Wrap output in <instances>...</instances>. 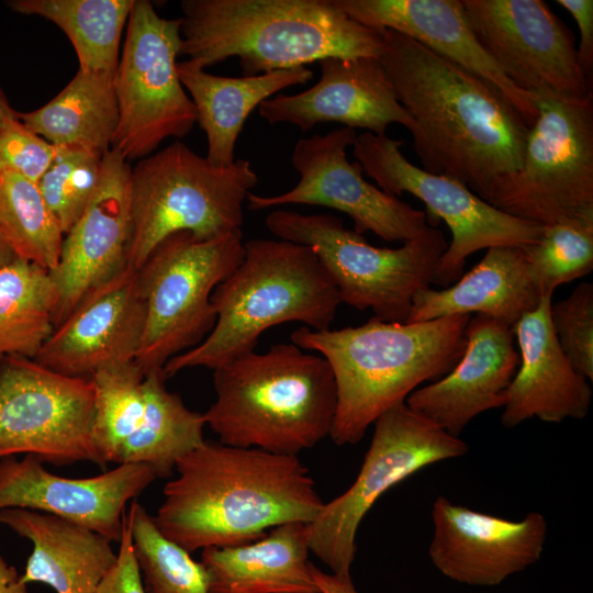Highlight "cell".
I'll use <instances>...</instances> for the list:
<instances>
[{"label":"cell","mask_w":593,"mask_h":593,"mask_svg":"<svg viewBox=\"0 0 593 593\" xmlns=\"http://www.w3.org/2000/svg\"><path fill=\"white\" fill-rule=\"evenodd\" d=\"M381 34L379 60L414 121L409 132L422 168L483 199L497 179L521 167L528 125L486 80L405 35Z\"/></svg>","instance_id":"6da1fadb"},{"label":"cell","mask_w":593,"mask_h":593,"mask_svg":"<svg viewBox=\"0 0 593 593\" xmlns=\"http://www.w3.org/2000/svg\"><path fill=\"white\" fill-rule=\"evenodd\" d=\"M175 472L153 521L190 553L247 544L281 524H309L324 505L298 456L204 440Z\"/></svg>","instance_id":"7a4b0ae2"},{"label":"cell","mask_w":593,"mask_h":593,"mask_svg":"<svg viewBox=\"0 0 593 593\" xmlns=\"http://www.w3.org/2000/svg\"><path fill=\"white\" fill-rule=\"evenodd\" d=\"M470 317L395 323L373 316L357 327L294 331L292 344L318 353L334 373L337 406L332 440L338 446L360 441L381 414L405 402L422 383L447 374L465 351Z\"/></svg>","instance_id":"3957f363"},{"label":"cell","mask_w":593,"mask_h":593,"mask_svg":"<svg viewBox=\"0 0 593 593\" xmlns=\"http://www.w3.org/2000/svg\"><path fill=\"white\" fill-rule=\"evenodd\" d=\"M180 55L205 69L237 57L243 76L306 67L325 58H379L381 31L333 0H182Z\"/></svg>","instance_id":"277c9868"},{"label":"cell","mask_w":593,"mask_h":593,"mask_svg":"<svg viewBox=\"0 0 593 593\" xmlns=\"http://www.w3.org/2000/svg\"><path fill=\"white\" fill-rule=\"evenodd\" d=\"M213 385L203 415L223 444L298 456L329 436L337 390L321 355L276 344L214 369Z\"/></svg>","instance_id":"5b68a950"},{"label":"cell","mask_w":593,"mask_h":593,"mask_svg":"<svg viewBox=\"0 0 593 593\" xmlns=\"http://www.w3.org/2000/svg\"><path fill=\"white\" fill-rule=\"evenodd\" d=\"M213 329L194 348L169 359L167 379L197 367L216 369L255 351L268 328L299 322L326 331L342 303L317 256L309 247L283 239L244 242V257L211 295Z\"/></svg>","instance_id":"8992f818"},{"label":"cell","mask_w":593,"mask_h":593,"mask_svg":"<svg viewBox=\"0 0 593 593\" xmlns=\"http://www.w3.org/2000/svg\"><path fill=\"white\" fill-rule=\"evenodd\" d=\"M257 181L249 160L220 168L180 141L142 158L131 172L127 266L138 270L175 233L210 239L242 230Z\"/></svg>","instance_id":"52a82bcc"},{"label":"cell","mask_w":593,"mask_h":593,"mask_svg":"<svg viewBox=\"0 0 593 593\" xmlns=\"http://www.w3.org/2000/svg\"><path fill=\"white\" fill-rule=\"evenodd\" d=\"M279 239L309 246L334 282L342 303L370 309L384 322H406L414 295L433 282L446 251L444 233L432 225L399 248H381L345 227L343 219L277 209L265 221Z\"/></svg>","instance_id":"ba28073f"},{"label":"cell","mask_w":593,"mask_h":593,"mask_svg":"<svg viewBox=\"0 0 593 593\" xmlns=\"http://www.w3.org/2000/svg\"><path fill=\"white\" fill-rule=\"evenodd\" d=\"M537 116L521 167L497 179L484 201L542 226L593 211V99L532 92Z\"/></svg>","instance_id":"9c48e42d"},{"label":"cell","mask_w":593,"mask_h":593,"mask_svg":"<svg viewBox=\"0 0 593 593\" xmlns=\"http://www.w3.org/2000/svg\"><path fill=\"white\" fill-rule=\"evenodd\" d=\"M244 257L242 230L210 239L165 238L137 270L146 321L134 361L147 372L202 343L213 329L214 289Z\"/></svg>","instance_id":"30bf717a"},{"label":"cell","mask_w":593,"mask_h":593,"mask_svg":"<svg viewBox=\"0 0 593 593\" xmlns=\"http://www.w3.org/2000/svg\"><path fill=\"white\" fill-rule=\"evenodd\" d=\"M91 437L103 465H145L156 478L205 439L204 415L166 387L163 368L144 372L135 361L94 373Z\"/></svg>","instance_id":"8fae6325"},{"label":"cell","mask_w":593,"mask_h":593,"mask_svg":"<svg viewBox=\"0 0 593 593\" xmlns=\"http://www.w3.org/2000/svg\"><path fill=\"white\" fill-rule=\"evenodd\" d=\"M374 430L360 470L342 494L324 502L307 524L309 547L333 573H350L361 521L391 488L436 462L469 451L459 437L399 403L373 423Z\"/></svg>","instance_id":"7c38bea8"},{"label":"cell","mask_w":593,"mask_h":593,"mask_svg":"<svg viewBox=\"0 0 593 593\" xmlns=\"http://www.w3.org/2000/svg\"><path fill=\"white\" fill-rule=\"evenodd\" d=\"M180 47V19L161 18L150 1L135 0L114 74L119 123L111 148L127 161L184 137L197 123L177 71Z\"/></svg>","instance_id":"4fadbf2b"},{"label":"cell","mask_w":593,"mask_h":593,"mask_svg":"<svg viewBox=\"0 0 593 593\" xmlns=\"http://www.w3.org/2000/svg\"><path fill=\"white\" fill-rule=\"evenodd\" d=\"M403 141L363 132L353 144V155L363 172L385 193L404 192L419 199L428 213L443 220L452 235L439 258L433 282L447 287L465 272L467 258L495 246L525 247L539 239L544 226L512 216L472 192L460 181L427 172L402 153Z\"/></svg>","instance_id":"5bb4252c"},{"label":"cell","mask_w":593,"mask_h":593,"mask_svg":"<svg viewBox=\"0 0 593 593\" xmlns=\"http://www.w3.org/2000/svg\"><path fill=\"white\" fill-rule=\"evenodd\" d=\"M90 379L53 371L34 359L10 357L0 365V460L31 455L44 463L103 465L91 427Z\"/></svg>","instance_id":"9a60e30c"},{"label":"cell","mask_w":593,"mask_h":593,"mask_svg":"<svg viewBox=\"0 0 593 593\" xmlns=\"http://www.w3.org/2000/svg\"><path fill=\"white\" fill-rule=\"evenodd\" d=\"M357 135L356 130L343 126L300 138L291 156L299 182L277 195L249 193V209L318 205L347 214L361 235L372 232L387 242L403 243L417 237L427 226L426 213L367 181L361 165L348 160L347 148Z\"/></svg>","instance_id":"2e32d148"},{"label":"cell","mask_w":593,"mask_h":593,"mask_svg":"<svg viewBox=\"0 0 593 593\" xmlns=\"http://www.w3.org/2000/svg\"><path fill=\"white\" fill-rule=\"evenodd\" d=\"M480 45L517 88L585 96L572 31L541 0H461Z\"/></svg>","instance_id":"e0dca14e"},{"label":"cell","mask_w":593,"mask_h":593,"mask_svg":"<svg viewBox=\"0 0 593 593\" xmlns=\"http://www.w3.org/2000/svg\"><path fill=\"white\" fill-rule=\"evenodd\" d=\"M434 534L428 555L445 577L473 586H495L535 564L547 538L542 514L512 521L478 512L438 496L433 503Z\"/></svg>","instance_id":"ac0fdd59"},{"label":"cell","mask_w":593,"mask_h":593,"mask_svg":"<svg viewBox=\"0 0 593 593\" xmlns=\"http://www.w3.org/2000/svg\"><path fill=\"white\" fill-rule=\"evenodd\" d=\"M156 479L145 465H120L88 478L46 470L35 456L0 460V511L24 508L61 517L119 541L127 503Z\"/></svg>","instance_id":"d6986e66"},{"label":"cell","mask_w":593,"mask_h":593,"mask_svg":"<svg viewBox=\"0 0 593 593\" xmlns=\"http://www.w3.org/2000/svg\"><path fill=\"white\" fill-rule=\"evenodd\" d=\"M131 172L116 150L103 155L98 187L65 234L58 265L49 271L59 293L55 327L90 292L128 267Z\"/></svg>","instance_id":"ffe728a7"},{"label":"cell","mask_w":593,"mask_h":593,"mask_svg":"<svg viewBox=\"0 0 593 593\" xmlns=\"http://www.w3.org/2000/svg\"><path fill=\"white\" fill-rule=\"evenodd\" d=\"M145 321L137 270L126 267L81 300L34 360L61 374L90 379L102 369L134 361Z\"/></svg>","instance_id":"44dd1931"},{"label":"cell","mask_w":593,"mask_h":593,"mask_svg":"<svg viewBox=\"0 0 593 593\" xmlns=\"http://www.w3.org/2000/svg\"><path fill=\"white\" fill-rule=\"evenodd\" d=\"M321 76L311 88L278 93L258 107L269 124L290 123L302 132L335 122L353 130L385 135L391 124L407 131L413 119L399 102L379 58H325Z\"/></svg>","instance_id":"7402d4cb"},{"label":"cell","mask_w":593,"mask_h":593,"mask_svg":"<svg viewBox=\"0 0 593 593\" xmlns=\"http://www.w3.org/2000/svg\"><path fill=\"white\" fill-rule=\"evenodd\" d=\"M465 338V351L457 365L405 400L411 410L455 437L479 414L504 406L519 365L512 326L505 323L474 314Z\"/></svg>","instance_id":"603a6c76"},{"label":"cell","mask_w":593,"mask_h":593,"mask_svg":"<svg viewBox=\"0 0 593 593\" xmlns=\"http://www.w3.org/2000/svg\"><path fill=\"white\" fill-rule=\"evenodd\" d=\"M347 16L376 31L391 30L424 45L494 86L530 128L532 92L517 88L478 42L461 0H333Z\"/></svg>","instance_id":"cb8c5ba5"},{"label":"cell","mask_w":593,"mask_h":593,"mask_svg":"<svg viewBox=\"0 0 593 593\" xmlns=\"http://www.w3.org/2000/svg\"><path fill=\"white\" fill-rule=\"evenodd\" d=\"M552 294L524 314L513 326L519 347V365L506 391L501 422L513 428L537 417L561 423L586 416L592 399L589 380L561 350L550 324Z\"/></svg>","instance_id":"d4e9b609"},{"label":"cell","mask_w":593,"mask_h":593,"mask_svg":"<svg viewBox=\"0 0 593 593\" xmlns=\"http://www.w3.org/2000/svg\"><path fill=\"white\" fill-rule=\"evenodd\" d=\"M0 525L33 548L21 581L43 583L56 593H97L116 562L112 540L61 517L24 508L0 511Z\"/></svg>","instance_id":"484cf974"},{"label":"cell","mask_w":593,"mask_h":593,"mask_svg":"<svg viewBox=\"0 0 593 593\" xmlns=\"http://www.w3.org/2000/svg\"><path fill=\"white\" fill-rule=\"evenodd\" d=\"M544 296L524 248L495 246L488 248L480 262L452 286L419 290L413 298L406 322L474 313L513 326L524 314L534 311Z\"/></svg>","instance_id":"4316f807"},{"label":"cell","mask_w":593,"mask_h":593,"mask_svg":"<svg viewBox=\"0 0 593 593\" xmlns=\"http://www.w3.org/2000/svg\"><path fill=\"white\" fill-rule=\"evenodd\" d=\"M307 524L291 522L261 538L202 550L211 593H320L309 561Z\"/></svg>","instance_id":"83f0119b"},{"label":"cell","mask_w":593,"mask_h":593,"mask_svg":"<svg viewBox=\"0 0 593 593\" xmlns=\"http://www.w3.org/2000/svg\"><path fill=\"white\" fill-rule=\"evenodd\" d=\"M177 71L195 107L197 123L206 136L205 158L220 168L235 163L238 136L249 114L261 102L313 78V71L307 67L225 77L210 74L188 60L178 63Z\"/></svg>","instance_id":"f1b7e54d"},{"label":"cell","mask_w":593,"mask_h":593,"mask_svg":"<svg viewBox=\"0 0 593 593\" xmlns=\"http://www.w3.org/2000/svg\"><path fill=\"white\" fill-rule=\"evenodd\" d=\"M18 119L54 146L80 147L103 157L119 123L114 74L79 69L43 107Z\"/></svg>","instance_id":"f546056e"},{"label":"cell","mask_w":593,"mask_h":593,"mask_svg":"<svg viewBox=\"0 0 593 593\" xmlns=\"http://www.w3.org/2000/svg\"><path fill=\"white\" fill-rule=\"evenodd\" d=\"M59 293L51 272L15 257L0 268V365L35 359L55 329Z\"/></svg>","instance_id":"4dcf8cb0"},{"label":"cell","mask_w":593,"mask_h":593,"mask_svg":"<svg viewBox=\"0 0 593 593\" xmlns=\"http://www.w3.org/2000/svg\"><path fill=\"white\" fill-rule=\"evenodd\" d=\"M135 0H9L24 15L42 16L68 36L79 69L115 74L121 35Z\"/></svg>","instance_id":"1f68e13d"},{"label":"cell","mask_w":593,"mask_h":593,"mask_svg":"<svg viewBox=\"0 0 593 593\" xmlns=\"http://www.w3.org/2000/svg\"><path fill=\"white\" fill-rule=\"evenodd\" d=\"M0 235L14 256L48 271L59 261L64 233L38 184L12 172L0 174Z\"/></svg>","instance_id":"d6a6232c"},{"label":"cell","mask_w":593,"mask_h":593,"mask_svg":"<svg viewBox=\"0 0 593 593\" xmlns=\"http://www.w3.org/2000/svg\"><path fill=\"white\" fill-rule=\"evenodd\" d=\"M125 521L145 593H211L201 561L163 536L136 500L126 510Z\"/></svg>","instance_id":"836d02e7"},{"label":"cell","mask_w":593,"mask_h":593,"mask_svg":"<svg viewBox=\"0 0 593 593\" xmlns=\"http://www.w3.org/2000/svg\"><path fill=\"white\" fill-rule=\"evenodd\" d=\"M544 295L593 269V211L544 226L538 240L523 247Z\"/></svg>","instance_id":"e575fe53"},{"label":"cell","mask_w":593,"mask_h":593,"mask_svg":"<svg viewBox=\"0 0 593 593\" xmlns=\"http://www.w3.org/2000/svg\"><path fill=\"white\" fill-rule=\"evenodd\" d=\"M55 147V157L37 184L65 236L98 187L102 157L80 147Z\"/></svg>","instance_id":"d590c367"},{"label":"cell","mask_w":593,"mask_h":593,"mask_svg":"<svg viewBox=\"0 0 593 593\" xmlns=\"http://www.w3.org/2000/svg\"><path fill=\"white\" fill-rule=\"evenodd\" d=\"M550 324L573 367L593 379V286L580 283L568 298L551 303Z\"/></svg>","instance_id":"8d00e7d4"},{"label":"cell","mask_w":593,"mask_h":593,"mask_svg":"<svg viewBox=\"0 0 593 593\" xmlns=\"http://www.w3.org/2000/svg\"><path fill=\"white\" fill-rule=\"evenodd\" d=\"M55 154L56 147L18 116L4 120L0 127V174H16L37 183Z\"/></svg>","instance_id":"74e56055"},{"label":"cell","mask_w":593,"mask_h":593,"mask_svg":"<svg viewBox=\"0 0 593 593\" xmlns=\"http://www.w3.org/2000/svg\"><path fill=\"white\" fill-rule=\"evenodd\" d=\"M118 542L116 562L102 580L97 593H145L126 521Z\"/></svg>","instance_id":"f35d334b"},{"label":"cell","mask_w":593,"mask_h":593,"mask_svg":"<svg viewBox=\"0 0 593 593\" xmlns=\"http://www.w3.org/2000/svg\"><path fill=\"white\" fill-rule=\"evenodd\" d=\"M574 19L580 43L577 47L578 60L585 77L592 81L593 72V1L592 0H556Z\"/></svg>","instance_id":"ab89813d"},{"label":"cell","mask_w":593,"mask_h":593,"mask_svg":"<svg viewBox=\"0 0 593 593\" xmlns=\"http://www.w3.org/2000/svg\"><path fill=\"white\" fill-rule=\"evenodd\" d=\"M311 571L320 593H358L350 573H327L313 563H311Z\"/></svg>","instance_id":"60d3db41"},{"label":"cell","mask_w":593,"mask_h":593,"mask_svg":"<svg viewBox=\"0 0 593 593\" xmlns=\"http://www.w3.org/2000/svg\"><path fill=\"white\" fill-rule=\"evenodd\" d=\"M0 593H29L16 569L0 556Z\"/></svg>","instance_id":"b9f144b4"},{"label":"cell","mask_w":593,"mask_h":593,"mask_svg":"<svg viewBox=\"0 0 593 593\" xmlns=\"http://www.w3.org/2000/svg\"><path fill=\"white\" fill-rule=\"evenodd\" d=\"M16 116L18 112L10 105L4 92L0 88V127L4 120Z\"/></svg>","instance_id":"7bdbcfd3"},{"label":"cell","mask_w":593,"mask_h":593,"mask_svg":"<svg viewBox=\"0 0 593 593\" xmlns=\"http://www.w3.org/2000/svg\"><path fill=\"white\" fill-rule=\"evenodd\" d=\"M15 258L13 251L10 249V247L7 245L2 236L0 235V268H2L4 265L9 264L11 260Z\"/></svg>","instance_id":"ee69618b"}]
</instances>
